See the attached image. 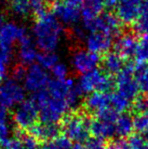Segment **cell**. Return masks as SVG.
Segmentation results:
<instances>
[{
    "mask_svg": "<svg viewBox=\"0 0 148 149\" xmlns=\"http://www.w3.org/2000/svg\"><path fill=\"white\" fill-rule=\"evenodd\" d=\"M71 141L64 136H60L57 139L44 143L42 149H72Z\"/></svg>",
    "mask_w": 148,
    "mask_h": 149,
    "instance_id": "29",
    "label": "cell"
},
{
    "mask_svg": "<svg viewBox=\"0 0 148 149\" xmlns=\"http://www.w3.org/2000/svg\"><path fill=\"white\" fill-rule=\"evenodd\" d=\"M64 30L52 13L45 11L37 16L32 27L35 45L42 52H55L60 46Z\"/></svg>",
    "mask_w": 148,
    "mask_h": 149,
    "instance_id": "1",
    "label": "cell"
},
{
    "mask_svg": "<svg viewBox=\"0 0 148 149\" xmlns=\"http://www.w3.org/2000/svg\"><path fill=\"white\" fill-rule=\"evenodd\" d=\"M76 87L81 95L93 92L110 93L115 87V80L106 72L96 68L87 74H81L76 83Z\"/></svg>",
    "mask_w": 148,
    "mask_h": 149,
    "instance_id": "4",
    "label": "cell"
},
{
    "mask_svg": "<svg viewBox=\"0 0 148 149\" xmlns=\"http://www.w3.org/2000/svg\"><path fill=\"white\" fill-rule=\"evenodd\" d=\"M83 29L90 33L101 32L111 37H118L122 33L120 20L111 13H102L94 19L83 22Z\"/></svg>",
    "mask_w": 148,
    "mask_h": 149,
    "instance_id": "6",
    "label": "cell"
},
{
    "mask_svg": "<svg viewBox=\"0 0 148 149\" xmlns=\"http://www.w3.org/2000/svg\"><path fill=\"white\" fill-rule=\"evenodd\" d=\"M132 109L136 114L147 112L148 111V93H142V95H138L133 100Z\"/></svg>",
    "mask_w": 148,
    "mask_h": 149,
    "instance_id": "30",
    "label": "cell"
},
{
    "mask_svg": "<svg viewBox=\"0 0 148 149\" xmlns=\"http://www.w3.org/2000/svg\"><path fill=\"white\" fill-rule=\"evenodd\" d=\"M30 135L35 138L39 143H47L60 137L61 127L58 124L37 123L29 129Z\"/></svg>",
    "mask_w": 148,
    "mask_h": 149,
    "instance_id": "15",
    "label": "cell"
},
{
    "mask_svg": "<svg viewBox=\"0 0 148 149\" xmlns=\"http://www.w3.org/2000/svg\"><path fill=\"white\" fill-rule=\"evenodd\" d=\"M134 70L135 65L133 62L128 61L124 64L115 79V87L117 88L119 95L124 97L128 101H133L138 96L139 88L134 79Z\"/></svg>",
    "mask_w": 148,
    "mask_h": 149,
    "instance_id": "8",
    "label": "cell"
},
{
    "mask_svg": "<svg viewBox=\"0 0 148 149\" xmlns=\"http://www.w3.org/2000/svg\"><path fill=\"white\" fill-rule=\"evenodd\" d=\"M115 123L107 122V121L94 118L91 120L90 125V132L93 137L101 140L110 139L115 136Z\"/></svg>",
    "mask_w": 148,
    "mask_h": 149,
    "instance_id": "18",
    "label": "cell"
},
{
    "mask_svg": "<svg viewBox=\"0 0 148 149\" xmlns=\"http://www.w3.org/2000/svg\"><path fill=\"white\" fill-rule=\"evenodd\" d=\"M105 7L108 8V9H113L118 4V0H103Z\"/></svg>",
    "mask_w": 148,
    "mask_h": 149,
    "instance_id": "42",
    "label": "cell"
},
{
    "mask_svg": "<svg viewBox=\"0 0 148 149\" xmlns=\"http://www.w3.org/2000/svg\"><path fill=\"white\" fill-rule=\"evenodd\" d=\"M131 29L137 36H142L148 33V11H142Z\"/></svg>",
    "mask_w": 148,
    "mask_h": 149,
    "instance_id": "27",
    "label": "cell"
},
{
    "mask_svg": "<svg viewBox=\"0 0 148 149\" xmlns=\"http://www.w3.org/2000/svg\"><path fill=\"white\" fill-rule=\"evenodd\" d=\"M84 107L87 112L90 111L94 114H97L108 108H111L110 93L100 92H93L90 93L85 100Z\"/></svg>",
    "mask_w": 148,
    "mask_h": 149,
    "instance_id": "17",
    "label": "cell"
},
{
    "mask_svg": "<svg viewBox=\"0 0 148 149\" xmlns=\"http://www.w3.org/2000/svg\"><path fill=\"white\" fill-rule=\"evenodd\" d=\"M64 2L70 4V5H73V6H79V5H82V3L84 2V0H65Z\"/></svg>",
    "mask_w": 148,
    "mask_h": 149,
    "instance_id": "43",
    "label": "cell"
},
{
    "mask_svg": "<svg viewBox=\"0 0 148 149\" xmlns=\"http://www.w3.org/2000/svg\"><path fill=\"white\" fill-rule=\"evenodd\" d=\"M134 58L137 63H146V61H148V33L141 36Z\"/></svg>",
    "mask_w": 148,
    "mask_h": 149,
    "instance_id": "25",
    "label": "cell"
},
{
    "mask_svg": "<svg viewBox=\"0 0 148 149\" xmlns=\"http://www.w3.org/2000/svg\"><path fill=\"white\" fill-rule=\"evenodd\" d=\"M85 147H86V149H106L107 144L105 143L104 140L92 137V138H89L86 141Z\"/></svg>",
    "mask_w": 148,
    "mask_h": 149,
    "instance_id": "35",
    "label": "cell"
},
{
    "mask_svg": "<svg viewBox=\"0 0 148 149\" xmlns=\"http://www.w3.org/2000/svg\"><path fill=\"white\" fill-rule=\"evenodd\" d=\"M133 124L138 134L148 139V111L136 114L133 118Z\"/></svg>",
    "mask_w": 148,
    "mask_h": 149,
    "instance_id": "26",
    "label": "cell"
},
{
    "mask_svg": "<svg viewBox=\"0 0 148 149\" xmlns=\"http://www.w3.org/2000/svg\"><path fill=\"white\" fill-rule=\"evenodd\" d=\"M104 7L103 0H84L80 10V15L83 22L90 21L100 15Z\"/></svg>",
    "mask_w": 148,
    "mask_h": 149,
    "instance_id": "19",
    "label": "cell"
},
{
    "mask_svg": "<svg viewBox=\"0 0 148 149\" xmlns=\"http://www.w3.org/2000/svg\"><path fill=\"white\" fill-rule=\"evenodd\" d=\"M101 58L97 54L92 53L85 49H76L71 56V66L74 71L80 74H87L97 68Z\"/></svg>",
    "mask_w": 148,
    "mask_h": 149,
    "instance_id": "11",
    "label": "cell"
},
{
    "mask_svg": "<svg viewBox=\"0 0 148 149\" xmlns=\"http://www.w3.org/2000/svg\"><path fill=\"white\" fill-rule=\"evenodd\" d=\"M24 87L13 78L5 79L0 83V106L5 109H13L25 100Z\"/></svg>",
    "mask_w": 148,
    "mask_h": 149,
    "instance_id": "9",
    "label": "cell"
},
{
    "mask_svg": "<svg viewBox=\"0 0 148 149\" xmlns=\"http://www.w3.org/2000/svg\"><path fill=\"white\" fill-rule=\"evenodd\" d=\"M51 73H52V76L54 77V79H58V80L66 79V78H68L69 68L65 63H63V62L59 61L51 69Z\"/></svg>",
    "mask_w": 148,
    "mask_h": 149,
    "instance_id": "32",
    "label": "cell"
},
{
    "mask_svg": "<svg viewBox=\"0 0 148 149\" xmlns=\"http://www.w3.org/2000/svg\"><path fill=\"white\" fill-rule=\"evenodd\" d=\"M28 34L25 26L15 22H6L0 31V56L7 63L13 60V49L16 42Z\"/></svg>",
    "mask_w": 148,
    "mask_h": 149,
    "instance_id": "5",
    "label": "cell"
},
{
    "mask_svg": "<svg viewBox=\"0 0 148 149\" xmlns=\"http://www.w3.org/2000/svg\"><path fill=\"white\" fill-rule=\"evenodd\" d=\"M52 13L60 24L67 26H76L79 22L80 10L76 6L70 5L66 2H55L52 7Z\"/></svg>",
    "mask_w": 148,
    "mask_h": 149,
    "instance_id": "13",
    "label": "cell"
},
{
    "mask_svg": "<svg viewBox=\"0 0 148 149\" xmlns=\"http://www.w3.org/2000/svg\"><path fill=\"white\" fill-rule=\"evenodd\" d=\"M72 149H86V147L81 143H76L75 146H73Z\"/></svg>",
    "mask_w": 148,
    "mask_h": 149,
    "instance_id": "45",
    "label": "cell"
},
{
    "mask_svg": "<svg viewBox=\"0 0 148 149\" xmlns=\"http://www.w3.org/2000/svg\"><path fill=\"white\" fill-rule=\"evenodd\" d=\"M85 45L92 53L97 55L108 53L113 45V37L101 32H92L85 38Z\"/></svg>",
    "mask_w": 148,
    "mask_h": 149,
    "instance_id": "14",
    "label": "cell"
},
{
    "mask_svg": "<svg viewBox=\"0 0 148 149\" xmlns=\"http://www.w3.org/2000/svg\"><path fill=\"white\" fill-rule=\"evenodd\" d=\"M110 106L118 113L124 112L126 109H129L130 101L126 99L118 93H114L110 95Z\"/></svg>",
    "mask_w": 148,
    "mask_h": 149,
    "instance_id": "28",
    "label": "cell"
},
{
    "mask_svg": "<svg viewBox=\"0 0 148 149\" xmlns=\"http://www.w3.org/2000/svg\"><path fill=\"white\" fill-rule=\"evenodd\" d=\"M115 127V135L120 137L121 139L130 136L134 130L133 117L129 113L124 112L119 114L114 124Z\"/></svg>",
    "mask_w": 148,
    "mask_h": 149,
    "instance_id": "20",
    "label": "cell"
},
{
    "mask_svg": "<svg viewBox=\"0 0 148 149\" xmlns=\"http://www.w3.org/2000/svg\"><path fill=\"white\" fill-rule=\"evenodd\" d=\"M10 10L15 16L25 18L32 13L29 0H8Z\"/></svg>",
    "mask_w": 148,
    "mask_h": 149,
    "instance_id": "23",
    "label": "cell"
},
{
    "mask_svg": "<svg viewBox=\"0 0 148 149\" xmlns=\"http://www.w3.org/2000/svg\"><path fill=\"white\" fill-rule=\"evenodd\" d=\"M134 79L138 85L139 91L148 93V64L137 63L134 70Z\"/></svg>",
    "mask_w": 148,
    "mask_h": 149,
    "instance_id": "22",
    "label": "cell"
},
{
    "mask_svg": "<svg viewBox=\"0 0 148 149\" xmlns=\"http://www.w3.org/2000/svg\"><path fill=\"white\" fill-rule=\"evenodd\" d=\"M37 61L39 65L44 70H51L60 61V58L55 52L44 51V52L38 54Z\"/></svg>",
    "mask_w": 148,
    "mask_h": 149,
    "instance_id": "24",
    "label": "cell"
},
{
    "mask_svg": "<svg viewBox=\"0 0 148 149\" xmlns=\"http://www.w3.org/2000/svg\"><path fill=\"white\" fill-rule=\"evenodd\" d=\"M5 23H6L5 22V17H4L2 14H0V31H1L3 26L5 25Z\"/></svg>",
    "mask_w": 148,
    "mask_h": 149,
    "instance_id": "44",
    "label": "cell"
},
{
    "mask_svg": "<svg viewBox=\"0 0 148 149\" xmlns=\"http://www.w3.org/2000/svg\"><path fill=\"white\" fill-rule=\"evenodd\" d=\"M26 74V70L24 68V66L21 64L16 65L13 70V78L15 81L20 83L21 81H24Z\"/></svg>",
    "mask_w": 148,
    "mask_h": 149,
    "instance_id": "37",
    "label": "cell"
},
{
    "mask_svg": "<svg viewBox=\"0 0 148 149\" xmlns=\"http://www.w3.org/2000/svg\"><path fill=\"white\" fill-rule=\"evenodd\" d=\"M31 11L39 16L46 11L45 0H29Z\"/></svg>",
    "mask_w": 148,
    "mask_h": 149,
    "instance_id": "34",
    "label": "cell"
},
{
    "mask_svg": "<svg viewBox=\"0 0 148 149\" xmlns=\"http://www.w3.org/2000/svg\"><path fill=\"white\" fill-rule=\"evenodd\" d=\"M127 143L129 149H147L148 140L140 134H133L130 136Z\"/></svg>",
    "mask_w": 148,
    "mask_h": 149,
    "instance_id": "31",
    "label": "cell"
},
{
    "mask_svg": "<svg viewBox=\"0 0 148 149\" xmlns=\"http://www.w3.org/2000/svg\"><path fill=\"white\" fill-rule=\"evenodd\" d=\"M91 118L85 112L74 111L67 113L61 121V132L71 142L81 143L90 138Z\"/></svg>",
    "mask_w": 148,
    "mask_h": 149,
    "instance_id": "3",
    "label": "cell"
},
{
    "mask_svg": "<svg viewBox=\"0 0 148 149\" xmlns=\"http://www.w3.org/2000/svg\"><path fill=\"white\" fill-rule=\"evenodd\" d=\"M8 122H10L8 109L2 107V106H0V123H8Z\"/></svg>",
    "mask_w": 148,
    "mask_h": 149,
    "instance_id": "41",
    "label": "cell"
},
{
    "mask_svg": "<svg viewBox=\"0 0 148 149\" xmlns=\"http://www.w3.org/2000/svg\"><path fill=\"white\" fill-rule=\"evenodd\" d=\"M38 52L34 45V42L30 35L26 34L20 41H19V51H18V60L21 65H32L35 61H37Z\"/></svg>",
    "mask_w": 148,
    "mask_h": 149,
    "instance_id": "16",
    "label": "cell"
},
{
    "mask_svg": "<svg viewBox=\"0 0 148 149\" xmlns=\"http://www.w3.org/2000/svg\"><path fill=\"white\" fill-rule=\"evenodd\" d=\"M85 32H86V30H85L82 27H80L79 26H75L73 27L72 29V35H73V38L76 39V41H82V40H85V38H86V35H85Z\"/></svg>",
    "mask_w": 148,
    "mask_h": 149,
    "instance_id": "39",
    "label": "cell"
},
{
    "mask_svg": "<svg viewBox=\"0 0 148 149\" xmlns=\"http://www.w3.org/2000/svg\"><path fill=\"white\" fill-rule=\"evenodd\" d=\"M39 111L37 104L33 99L24 100L19 104L13 114V120L19 131L26 132L37 124Z\"/></svg>",
    "mask_w": 148,
    "mask_h": 149,
    "instance_id": "7",
    "label": "cell"
},
{
    "mask_svg": "<svg viewBox=\"0 0 148 149\" xmlns=\"http://www.w3.org/2000/svg\"><path fill=\"white\" fill-rule=\"evenodd\" d=\"M33 100L37 104L42 123L58 124L63 120L70 109L64 99L51 95L46 89L34 95Z\"/></svg>",
    "mask_w": 148,
    "mask_h": 149,
    "instance_id": "2",
    "label": "cell"
},
{
    "mask_svg": "<svg viewBox=\"0 0 148 149\" xmlns=\"http://www.w3.org/2000/svg\"><path fill=\"white\" fill-rule=\"evenodd\" d=\"M103 68L107 74H118L124 66V58L116 52H108L105 55L102 61Z\"/></svg>",
    "mask_w": 148,
    "mask_h": 149,
    "instance_id": "21",
    "label": "cell"
},
{
    "mask_svg": "<svg viewBox=\"0 0 148 149\" xmlns=\"http://www.w3.org/2000/svg\"><path fill=\"white\" fill-rule=\"evenodd\" d=\"M106 149H129L128 148V143L124 139H118L111 141V142L107 144Z\"/></svg>",
    "mask_w": 148,
    "mask_h": 149,
    "instance_id": "38",
    "label": "cell"
},
{
    "mask_svg": "<svg viewBox=\"0 0 148 149\" xmlns=\"http://www.w3.org/2000/svg\"><path fill=\"white\" fill-rule=\"evenodd\" d=\"M50 80L51 79L46 73V70L39 64H32L26 70V77L23 81L24 89L33 95H36L47 88Z\"/></svg>",
    "mask_w": 148,
    "mask_h": 149,
    "instance_id": "10",
    "label": "cell"
},
{
    "mask_svg": "<svg viewBox=\"0 0 148 149\" xmlns=\"http://www.w3.org/2000/svg\"><path fill=\"white\" fill-rule=\"evenodd\" d=\"M2 149H26L24 143H23L22 140L19 137H15V138H10L5 143L1 144Z\"/></svg>",
    "mask_w": 148,
    "mask_h": 149,
    "instance_id": "33",
    "label": "cell"
},
{
    "mask_svg": "<svg viewBox=\"0 0 148 149\" xmlns=\"http://www.w3.org/2000/svg\"><path fill=\"white\" fill-rule=\"evenodd\" d=\"M10 122L0 123V144L5 143L10 139Z\"/></svg>",
    "mask_w": 148,
    "mask_h": 149,
    "instance_id": "36",
    "label": "cell"
},
{
    "mask_svg": "<svg viewBox=\"0 0 148 149\" xmlns=\"http://www.w3.org/2000/svg\"><path fill=\"white\" fill-rule=\"evenodd\" d=\"M8 64L5 61V60L0 56V83L5 80V77H7V73H8Z\"/></svg>",
    "mask_w": 148,
    "mask_h": 149,
    "instance_id": "40",
    "label": "cell"
},
{
    "mask_svg": "<svg viewBox=\"0 0 148 149\" xmlns=\"http://www.w3.org/2000/svg\"><path fill=\"white\" fill-rule=\"evenodd\" d=\"M138 36L130 29L124 33H121L113 42L115 52L123 58H129L135 56L138 45Z\"/></svg>",
    "mask_w": 148,
    "mask_h": 149,
    "instance_id": "12",
    "label": "cell"
}]
</instances>
